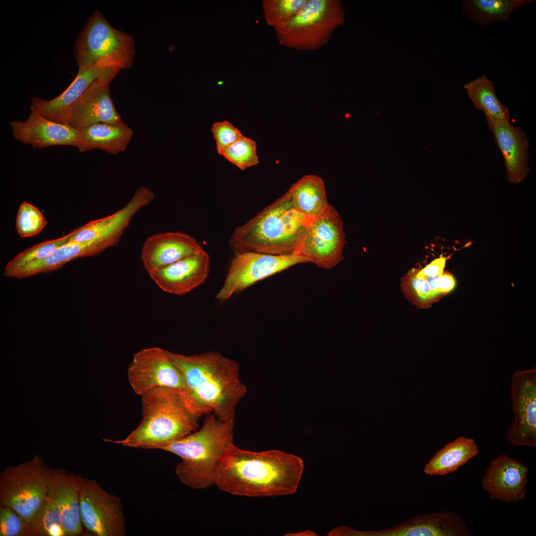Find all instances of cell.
Here are the masks:
<instances>
[{"label": "cell", "mask_w": 536, "mask_h": 536, "mask_svg": "<svg viewBox=\"0 0 536 536\" xmlns=\"http://www.w3.org/2000/svg\"><path fill=\"white\" fill-rule=\"evenodd\" d=\"M302 459L276 450L256 452L232 444L219 464L215 484L232 495L259 497L294 494L304 469Z\"/></svg>", "instance_id": "cell-1"}, {"label": "cell", "mask_w": 536, "mask_h": 536, "mask_svg": "<svg viewBox=\"0 0 536 536\" xmlns=\"http://www.w3.org/2000/svg\"><path fill=\"white\" fill-rule=\"evenodd\" d=\"M168 353L183 375L188 399L202 416L212 413L222 419L235 417L247 391L237 361L215 351L190 355Z\"/></svg>", "instance_id": "cell-2"}, {"label": "cell", "mask_w": 536, "mask_h": 536, "mask_svg": "<svg viewBox=\"0 0 536 536\" xmlns=\"http://www.w3.org/2000/svg\"><path fill=\"white\" fill-rule=\"evenodd\" d=\"M140 397L142 418L137 427L123 439L104 441L130 448L160 449L198 429L202 415L186 392L159 387Z\"/></svg>", "instance_id": "cell-3"}, {"label": "cell", "mask_w": 536, "mask_h": 536, "mask_svg": "<svg viewBox=\"0 0 536 536\" xmlns=\"http://www.w3.org/2000/svg\"><path fill=\"white\" fill-rule=\"evenodd\" d=\"M234 424L235 417L222 419L210 413L199 429L160 448L181 458L175 472L183 483L196 490L215 484L220 461L234 444Z\"/></svg>", "instance_id": "cell-4"}, {"label": "cell", "mask_w": 536, "mask_h": 536, "mask_svg": "<svg viewBox=\"0 0 536 536\" xmlns=\"http://www.w3.org/2000/svg\"><path fill=\"white\" fill-rule=\"evenodd\" d=\"M313 220L294 207L287 191L245 223L237 226L229 245L235 253L286 255L298 248Z\"/></svg>", "instance_id": "cell-5"}, {"label": "cell", "mask_w": 536, "mask_h": 536, "mask_svg": "<svg viewBox=\"0 0 536 536\" xmlns=\"http://www.w3.org/2000/svg\"><path fill=\"white\" fill-rule=\"evenodd\" d=\"M78 70L99 66L120 70L130 67L136 55L135 41L114 28L98 10L88 18L74 47Z\"/></svg>", "instance_id": "cell-6"}, {"label": "cell", "mask_w": 536, "mask_h": 536, "mask_svg": "<svg viewBox=\"0 0 536 536\" xmlns=\"http://www.w3.org/2000/svg\"><path fill=\"white\" fill-rule=\"evenodd\" d=\"M343 15L338 0H307L284 27L275 29L278 43L297 50H318L329 42Z\"/></svg>", "instance_id": "cell-7"}, {"label": "cell", "mask_w": 536, "mask_h": 536, "mask_svg": "<svg viewBox=\"0 0 536 536\" xmlns=\"http://www.w3.org/2000/svg\"><path fill=\"white\" fill-rule=\"evenodd\" d=\"M48 467L37 455L0 473V505L11 507L28 524L47 496Z\"/></svg>", "instance_id": "cell-8"}, {"label": "cell", "mask_w": 536, "mask_h": 536, "mask_svg": "<svg viewBox=\"0 0 536 536\" xmlns=\"http://www.w3.org/2000/svg\"><path fill=\"white\" fill-rule=\"evenodd\" d=\"M303 263L308 261L295 252L286 255L235 253L216 299L224 302L256 282Z\"/></svg>", "instance_id": "cell-9"}, {"label": "cell", "mask_w": 536, "mask_h": 536, "mask_svg": "<svg viewBox=\"0 0 536 536\" xmlns=\"http://www.w3.org/2000/svg\"><path fill=\"white\" fill-rule=\"evenodd\" d=\"M345 243L342 218L329 204L307 227L295 252L308 262L331 269L343 259Z\"/></svg>", "instance_id": "cell-10"}, {"label": "cell", "mask_w": 536, "mask_h": 536, "mask_svg": "<svg viewBox=\"0 0 536 536\" xmlns=\"http://www.w3.org/2000/svg\"><path fill=\"white\" fill-rule=\"evenodd\" d=\"M80 516L83 526L97 536L126 535L122 499L106 491L95 479L83 478Z\"/></svg>", "instance_id": "cell-11"}, {"label": "cell", "mask_w": 536, "mask_h": 536, "mask_svg": "<svg viewBox=\"0 0 536 536\" xmlns=\"http://www.w3.org/2000/svg\"><path fill=\"white\" fill-rule=\"evenodd\" d=\"M128 378L133 391L140 396L159 387L187 392L183 375L170 359L168 350L158 347L144 348L134 355L128 369Z\"/></svg>", "instance_id": "cell-12"}, {"label": "cell", "mask_w": 536, "mask_h": 536, "mask_svg": "<svg viewBox=\"0 0 536 536\" xmlns=\"http://www.w3.org/2000/svg\"><path fill=\"white\" fill-rule=\"evenodd\" d=\"M510 395L514 421L506 440L513 446L536 447V368L515 371Z\"/></svg>", "instance_id": "cell-13"}, {"label": "cell", "mask_w": 536, "mask_h": 536, "mask_svg": "<svg viewBox=\"0 0 536 536\" xmlns=\"http://www.w3.org/2000/svg\"><path fill=\"white\" fill-rule=\"evenodd\" d=\"M343 536H470L467 525L457 514L449 511L416 516L393 528L361 531L344 526Z\"/></svg>", "instance_id": "cell-14"}, {"label": "cell", "mask_w": 536, "mask_h": 536, "mask_svg": "<svg viewBox=\"0 0 536 536\" xmlns=\"http://www.w3.org/2000/svg\"><path fill=\"white\" fill-rule=\"evenodd\" d=\"M120 71L99 66L78 70L74 80L61 94L51 100L33 97L30 109L52 121L67 125L71 106L86 90L96 82L110 85Z\"/></svg>", "instance_id": "cell-15"}, {"label": "cell", "mask_w": 536, "mask_h": 536, "mask_svg": "<svg viewBox=\"0 0 536 536\" xmlns=\"http://www.w3.org/2000/svg\"><path fill=\"white\" fill-rule=\"evenodd\" d=\"M529 468L506 454L493 459L482 478L483 489L491 499L503 502H518L527 494Z\"/></svg>", "instance_id": "cell-16"}, {"label": "cell", "mask_w": 536, "mask_h": 536, "mask_svg": "<svg viewBox=\"0 0 536 536\" xmlns=\"http://www.w3.org/2000/svg\"><path fill=\"white\" fill-rule=\"evenodd\" d=\"M155 198L148 188L140 186L129 202L123 208L107 216L90 221L70 233L69 242H87L94 240L110 239L118 243L136 213Z\"/></svg>", "instance_id": "cell-17"}, {"label": "cell", "mask_w": 536, "mask_h": 536, "mask_svg": "<svg viewBox=\"0 0 536 536\" xmlns=\"http://www.w3.org/2000/svg\"><path fill=\"white\" fill-rule=\"evenodd\" d=\"M83 478L63 469L48 468L47 470V496L58 505L67 536H78L83 532L80 498Z\"/></svg>", "instance_id": "cell-18"}, {"label": "cell", "mask_w": 536, "mask_h": 536, "mask_svg": "<svg viewBox=\"0 0 536 536\" xmlns=\"http://www.w3.org/2000/svg\"><path fill=\"white\" fill-rule=\"evenodd\" d=\"M210 264L209 256L203 250L148 274L165 292L182 295L205 281L209 274Z\"/></svg>", "instance_id": "cell-19"}, {"label": "cell", "mask_w": 536, "mask_h": 536, "mask_svg": "<svg viewBox=\"0 0 536 536\" xmlns=\"http://www.w3.org/2000/svg\"><path fill=\"white\" fill-rule=\"evenodd\" d=\"M27 119L9 123L13 138L39 149L56 145L76 146L78 131L52 121L31 110Z\"/></svg>", "instance_id": "cell-20"}, {"label": "cell", "mask_w": 536, "mask_h": 536, "mask_svg": "<svg viewBox=\"0 0 536 536\" xmlns=\"http://www.w3.org/2000/svg\"><path fill=\"white\" fill-rule=\"evenodd\" d=\"M203 249L190 235L182 232H167L151 235L143 244L141 260L148 273L165 267Z\"/></svg>", "instance_id": "cell-21"}, {"label": "cell", "mask_w": 536, "mask_h": 536, "mask_svg": "<svg viewBox=\"0 0 536 536\" xmlns=\"http://www.w3.org/2000/svg\"><path fill=\"white\" fill-rule=\"evenodd\" d=\"M495 142L504 158L508 181L518 184L523 181L529 171V142L526 133L510 122L486 117Z\"/></svg>", "instance_id": "cell-22"}, {"label": "cell", "mask_w": 536, "mask_h": 536, "mask_svg": "<svg viewBox=\"0 0 536 536\" xmlns=\"http://www.w3.org/2000/svg\"><path fill=\"white\" fill-rule=\"evenodd\" d=\"M96 123L124 124L111 97L109 85L96 82L71 106L67 125L77 131Z\"/></svg>", "instance_id": "cell-23"}, {"label": "cell", "mask_w": 536, "mask_h": 536, "mask_svg": "<svg viewBox=\"0 0 536 536\" xmlns=\"http://www.w3.org/2000/svg\"><path fill=\"white\" fill-rule=\"evenodd\" d=\"M115 246L108 240H94L87 242H68L57 248L44 259L29 264L8 273L5 277L22 279L62 268L67 263L79 258L97 255Z\"/></svg>", "instance_id": "cell-24"}, {"label": "cell", "mask_w": 536, "mask_h": 536, "mask_svg": "<svg viewBox=\"0 0 536 536\" xmlns=\"http://www.w3.org/2000/svg\"><path fill=\"white\" fill-rule=\"evenodd\" d=\"M133 134L125 124L96 123L78 131L76 147L81 152L98 149L116 154L126 150Z\"/></svg>", "instance_id": "cell-25"}, {"label": "cell", "mask_w": 536, "mask_h": 536, "mask_svg": "<svg viewBox=\"0 0 536 536\" xmlns=\"http://www.w3.org/2000/svg\"><path fill=\"white\" fill-rule=\"evenodd\" d=\"M292 202L300 213L313 220L330 204L323 180L315 175H306L293 184L288 190Z\"/></svg>", "instance_id": "cell-26"}, {"label": "cell", "mask_w": 536, "mask_h": 536, "mask_svg": "<svg viewBox=\"0 0 536 536\" xmlns=\"http://www.w3.org/2000/svg\"><path fill=\"white\" fill-rule=\"evenodd\" d=\"M478 452L473 439L459 437L435 454L426 464L424 472L431 475L447 474L465 465Z\"/></svg>", "instance_id": "cell-27"}, {"label": "cell", "mask_w": 536, "mask_h": 536, "mask_svg": "<svg viewBox=\"0 0 536 536\" xmlns=\"http://www.w3.org/2000/svg\"><path fill=\"white\" fill-rule=\"evenodd\" d=\"M534 0H463L462 12L466 19L489 26L507 21L517 8Z\"/></svg>", "instance_id": "cell-28"}, {"label": "cell", "mask_w": 536, "mask_h": 536, "mask_svg": "<svg viewBox=\"0 0 536 536\" xmlns=\"http://www.w3.org/2000/svg\"><path fill=\"white\" fill-rule=\"evenodd\" d=\"M463 88L477 110L483 111L485 117L510 122V112L497 96L493 82L485 75L465 83Z\"/></svg>", "instance_id": "cell-29"}, {"label": "cell", "mask_w": 536, "mask_h": 536, "mask_svg": "<svg viewBox=\"0 0 536 536\" xmlns=\"http://www.w3.org/2000/svg\"><path fill=\"white\" fill-rule=\"evenodd\" d=\"M29 526V536H67L58 505L48 496Z\"/></svg>", "instance_id": "cell-30"}, {"label": "cell", "mask_w": 536, "mask_h": 536, "mask_svg": "<svg viewBox=\"0 0 536 536\" xmlns=\"http://www.w3.org/2000/svg\"><path fill=\"white\" fill-rule=\"evenodd\" d=\"M70 233L53 240H46L18 253L5 266L3 275L33 263L42 260L57 248L69 242Z\"/></svg>", "instance_id": "cell-31"}, {"label": "cell", "mask_w": 536, "mask_h": 536, "mask_svg": "<svg viewBox=\"0 0 536 536\" xmlns=\"http://www.w3.org/2000/svg\"><path fill=\"white\" fill-rule=\"evenodd\" d=\"M307 0H265L263 10L268 25L274 29L284 27L303 7Z\"/></svg>", "instance_id": "cell-32"}, {"label": "cell", "mask_w": 536, "mask_h": 536, "mask_svg": "<svg viewBox=\"0 0 536 536\" xmlns=\"http://www.w3.org/2000/svg\"><path fill=\"white\" fill-rule=\"evenodd\" d=\"M220 155L242 170L259 163L256 142L244 135L227 147Z\"/></svg>", "instance_id": "cell-33"}, {"label": "cell", "mask_w": 536, "mask_h": 536, "mask_svg": "<svg viewBox=\"0 0 536 536\" xmlns=\"http://www.w3.org/2000/svg\"><path fill=\"white\" fill-rule=\"evenodd\" d=\"M418 270L412 268L402 278V291L413 305L419 308H428L433 303L431 289L426 279L417 276Z\"/></svg>", "instance_id": "cell-34"}, {"label": "cell", "mask_w": 536, "mask_h": 536, "mask_svg": "<svg viewBox=\"0 0 536 536\" xmlns=\"http://www.w3.org/2000/svg\"><path fill=\"white\" fill-rule=\"evenodd\" d=\"M47 223L46 218L37 207L27 201L21 202L15 221V228L20 237L39 234Z\"/></svg>", "instance_id": "cell-35"}, {"label": "cell", "mask_w": 536, "mask_h": 536, "mask_svg": "<svg viewBox=\"0 0 536 536\" xmlns=\"http://www.w3.org/2000/svg\"><path fill=\"white\" fill-rule=\"evenodd\" d=\"M28 523L11 507L0 505V536H29Z\"/></svg>", "instance_id": "cell-36"}, {"label": "cell", "mask_w": 536, "mask_h": 536, "mask_svg": "<svg viewBox=\"0 0 536 536\" xmlns=\"http://www.w3.org/2000/svg\"><path fill=\"white\" fill-rule=\"evenodd\" d=\"M211 129L215 141L216 150L219 155L227 147L244 136L240 130L226 120L214 122Z\"/></svg>", "instance_id": "cell-37"}, {"label": "cell", "mask_w": 536, "mask_h": 536, "mask_svg": "<svg viewBox=\"0 0 536 536\" xmlns=\"http://www.w3.org/2000/svg\"><path fill=\"white\" fill-rule=\"evenodd\" d=\"M447 259L443 256L435 259L420 270H418L417 276L426 278L441 275L444 272Z\"/></svg>", "instance_id": "cell-38"}, {"label": "cell", "mask_w": 536, "mask_h": 536, "mask_svg": "<svg viewBox=\"0 0 536 536\" xmlns=\"http://www.w3.org/2000/svg\"><path fill=\"white\" fill-rule=\"evenodd\" d=\"M438 285L442 296H444L452 291L455 286V280L453 276L450 273L445 271L438 276Z\"/></svg>", "instance_id": "cell-39"}, {"label": "cell", "mask_w": 536, "mask_h": 536, "mask_svg": "<svg viewBox=\"0 0 536 536\" xmlns=\"http://www.w3.org/2000/svg\"><path fill=\"white\" fill-rule=\"evenodd\" d=\"M437 277L438 276H435L425 278L430 287L431 299L432 303L438 301L443 297L438 285Z\"/></svg>", "instance_id": "cell-40"}, {"label": "cell", "mask_w": 536, "mask_h": 536, "mask_svg": "<svg viewBox=\"0 0 536 536\" xmlns=\"http://www.w3.org/2000/svg\"><path fill=\"white\" fill-rule=\"evenodd\" d=\"M285 536H317V535L315 533H314V532H312L311 531L306 530V531H304L303 532H300L297 533L287 534Z\"/></svg>", "instance_id": "cell-41"}]
</instances>
